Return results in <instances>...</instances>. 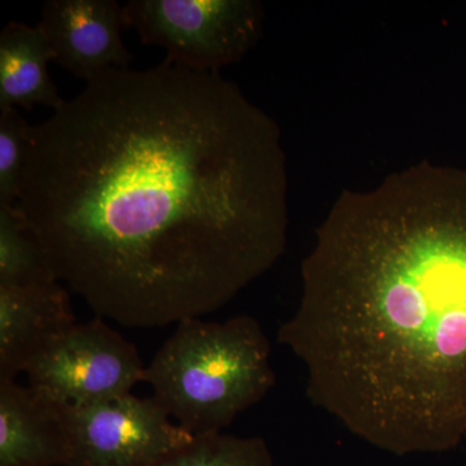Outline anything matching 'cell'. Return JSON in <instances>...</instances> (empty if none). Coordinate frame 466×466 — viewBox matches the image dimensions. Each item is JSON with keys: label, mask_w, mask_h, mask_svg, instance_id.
I'll use <instances>...</instances> for the list:
<instances>
[{"label": "cell", "mask_w": 466, "mask_h": 466, "mask_svg": "<svg viewBox=\"0 0 466 466\" xmlns=\"http://www.w3.org/2000/svg\"><path fill=\"white\" fill-rule=\"evenodd\" d=\"M124 18L144 45L167 51V63L219 75L256 45L262 8L249 0H133Z\"/></svg>", "instance_id": "obj_4"}, {"label": "cell", "mask_w": 466, "mask_h": 466, "mask_svg": "<svg viewBox=\"0 0 466 466\" xmlns=\"http://www.w3.org/2000/svg\"><path fill=\"white\" fill-rule=\"evenodd\" d=\"M52 54L38 25L9 23L0 34V110L34 106L60 108L66 100L52 82Z\"/></svg>", "instance_id": "obj_10"}, {"label": "cell", "mask_w": 466, "mask_h": 466, "mask_svg": "<svg viewBox=\"0 0 466 466\" xmlns=\"http://www.w3.org/2000/svg\"><path fill=\"white\" fill-rule=\"evenodd\" d=\"M144 382L187 433H219L274 388L271 343L249 315L187 319L156 352Z\"/></svg>", "instance_id": "obj_3"}, {"label": "cell", "mask_w": 466, "mask_h": 466, "mask_svg": "<svg viewBox=\"0 0 466 466\" xmlns=\"http://www.w3.org/2000/svg\"><path fill=\"white\" fill-rule=\"evenodd\" d=\"M76 324L63 284L0 285V380H16L48 343Z\"/></svg>", "instance_id": "obj_9"}, {"label": "cell", "mask_w": 466, "mask_h": 466, "mask_svg": "<svg viewBox=\"0 0 466 466\" xmlns=\"http://www.w3.org/2000/svg\"><path fill=\"white\" fill-rule=\"evenodd\" d=\"M155 466H275L267 441L225 431L193 435Z\"/></svg>", "instance_id": "obj_12"}, {"label": "cell", "mask_w": 466, "mask_h": 466, "mask_svg": "<svg viewBox=\"0 0 466 466\" xmlns=\"http://www.w3.org/2000/svg\"><path fill=\"white\" fill-rule=\"evenodd\" d=\"M16 205L97 318H204L287 248L280 128L220 75L108 70L33 126Z\"/></svg>", "instance_id": "obj_1"}, {"label": "cell", "mask_w": 466, "mask_h": 466, "mask_svg": "<svg viewBox=\"0 0 466 466\" xmlns=\"http://www.w3.org/2000/svg\"><path fill=\"white\" fill-rule=\"evenodd\" d=\"M279 342L309 401L397 456L466 435V168L424 161L346 191L302 263Z\"/></svg>", "instance_id": "obj_2"}, {"label": "cell", "mask_w": 466, "mask_h": 466, "mask_svg": "<svg viewBox=\"0 0 466 466\" xmlns=\"http://www.w3.org/2000/svg\"><path fill=\"white\" fill-rule=\"evenodd\" d=\"M69 447V407L0 380V466H64Z\"/></svg>", "instance_id": "obj_8"}, {"label": "cell", "mask_w": 466, "mask_h": 466, "mask_svg": "<svg viewBox=\"0 0 466 466\" xmlns=\"http://www.w3.org/2000/svg\"><path fill=\"white\" fill-rule=\"evenodd\" d=\"M32 134L17 108L0 110V207H14L20 198Z\"/></svg>", "instance_id": "obj_13"}, {"label": "cell", "mask_w": 466, "mask_h": 466, "mask_svg": "<svg viewBox=\"0 0 466 466\" xmlns=\"http://www.w3.org/2000/svg\"><path fill=\"white\" fill-rule=\"evenodd\" d=\"M38 27L52 61L87 84L133 60L122 39L124 7L115 0H48Z\"/></svg>", "instance_id": "obj_7"}, {"label": "cell", "mask_w": 466, "mask_h": 466, "mask_svg": "<svg viewBox=\"0 0 466 466\" xmlns=\"http://www.w3.org/2000/svg\"><path fill=\"white\" fill-rule=\"evenodd\" d=\"M146 366L133 343L95 318L58 336L25 370L27 385L70 408L103 403L131 394L144 382Z\"/></svg>", "instance_id": "obj_5"}, {"label": "cell", "mask_w": 466, "mask_h": 466, "mask_svg": "<svg viewBox=\"0 0 466 466\" xmlns=\"http://www.w3.org/2000/svg\"><path fill=\"white\" fill-rule=\"evenodd\" d=\"M56 281L41 241L17 205L0 207V285L35 287Z\"/></svg>", "instance_id": "obj_11"}, {"label": "cell", "mask_w": 466, "mask_h": 466, "mask_svg": "<svg viewBox=\"0 0 466 466\" xmlns=\"http://www.w3.org/2000/svg\"><path fill=\"white\" fill-rule=\"evenodd\" d=\"M69 410L70 447L64 466H155L193 438L152 395L131 392Z\"/></svg>", "instance_id": "obj_6"}]
</instances>
